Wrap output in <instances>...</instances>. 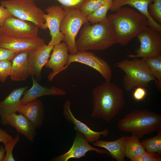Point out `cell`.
Segmentation results:
<instances>
[{"mask_svg":"<svg viewBox=\"0 0 161 161\" xmlns=\"http://www.w3.org/2000/svg\"><path fill=\"white\" fill-rule=\"evenodd\" d=\"M124 136L113 141L99 140L93 143L96 147L103 148L109 152V155L117 161H125Z\"/></svg>","mask_w":161,"mask_h":161,"instance_id":"603a6c76","label":"cell"},{"mask_svg":"<svg viewBox=\"0 0 161 161\" xmlns=\"http://www.w3.org/2000/svg\"><path fill=\"white\" fill-rule=\"evenodd\" d=\"M43 18L45 25L48 28L51 36V39L48 45L54 46L63 41L64 36L60 30V26L64 18L65 12L62 7L53 5L48 7L45 10Z\"/></svg>","mask_w":161,"mask_h":161,"instance_id":"8fae6325","label":"cell"},{"mask_svg":"<svg viewBox=\"0 0 161 161\" xmlns=\"http://www.w3.org/2000/svg\"><path fill=\"white\" fill-rule=\"evenodd\" d=\"M44 40L38 36L32 38H15L2 35L0 39V47L13 52H29L44 44Z\"/></svg>","mask_w":161,"mask_h":161,"instance_id":"4fadbf2b","label":"cell"},{"mask_svg":"<svg viewBox=\"0 0 161 161\" xmlns=\"http://www.w3.org/2000/svg\"><path fill=\"white\" fill-rule=\"evenodd\" d=\"M147 95V91L145 88L142 87H136L133 93V97L137 101L144 100Z\"/></svg>","mask_w":161,"mask_h":161,"instance_id":"836d02e7","label":"cell"},{"mask_svg":"<svg viewBox=\"0 0 161 161\" xmlns=\"http://www.w3.org/2000/svg\"><path fill=\"white\" fill-rule=\"evenodd\" d=\"M140 138L132 134L129 136H124V143L125 157L130 159L140 156L145 151Z\"/></svg>","mask_w":161,"mask_h":161,"instance_id":"cb8c5ba5","label":"cell"},{"mask_svg":"<svg viewBox=\"0 0 161 161\" xmlns=\"http://www.w3.org/2000/svg\"><path fill=\"white\" fill-rule=\"evenodd\" d=\"M12 16L8 10L1 5L0 6V27L3 24L6 20Z\"/></svg>","mask_w":161,"mask_h":161,"instance_id":"8d00e7d4","label":"cell"},{"mask_svg":"<svg viewBox=\"0 0 161 161\" xmlns=\"http://www.w3.org/2000/svg\"><path fill=\"white\" fill-rule=\"evenodd\" d=\"M77 62L87 65L98 72L105 81L110 82L112 72L110 66L104 59L88 51H78L75 54L69 55L68 66L71 63Z\"/></svg>","mask_w":161,"mask_h":161,"instance_id":"30bf717a","label":"cell"},{"mask_svg":"<svg viewBox=\"0 0 161 161\" xmlns=\"http://www.w3.org/2000/svg\"><path fill=\"white\" fill-rule=\"evenodd\" d=\"M161 34L148 26L140 32L137 37L140 44L135 50V54H128L130 58L152 57L161 55Z\"/></svg>","mask_w":161,"mask_h":161,"instance_id":"ba28073f","label":"cell"},{"mask_svg":"<svg viewBox=\"0 0 161 161\" xmlns=\"http://www.w3.org/2000/svg\"><path fill=\"white\" fill-rule=\"evenodd\" d=\"M12 16L31 22L41 29H47L43 18L44 13L34 1L29 0H6L1 2Z\"/></svg>","mask_w":161,"mask_h":161,"instance_id":"8992f818","label":"cell"},{"mask_svg":"<svg viewBox=\"0 0 161 161\" xmlns=\"http://www.w3.org/2000/svg\"><path fill=\"white\" fill-rule=\"evenodd\" d=\"M109 0H88L80 10L86 16L93 13Z\"/></svg>","mask_w":161,"mask_h":161,"instance_id":"83f0119b","label":"cell"},{"mask_svg":"<svg viewBox=\"0 0 161 161\" xmlns=\"http://www.w3.org/2000/svg\"><path fill=\"white\" fill-rule=\"evenodd\" d=\"M5 150L3 146H0V161H3L5 155Z\"/></svg>","mask_w":161,"mask_h":161,"instance_id":"74e56055","label":"cell"},{"mask_svg":"<svg viewBox=\"0 0 161 161\" xmlns=\"http://www.w3.org/2000/svg\"><path fill=\"white\" fill-rule=\"evenodd\" d=\"M155 136L143 140L141 143L147 152L157 153L161 155V130Z\"/></svg>","mask_w":161,"mask_h":161,"instance_id":"4316f807","label":"cell"},{"mask_svg":"<svg viewBox=\"0 0 161 161\" xmlns=\"http://www.w3.org/2000/svg\"><path fill=\"white\" fill-rule=\"evenodd\" d=\"M76 45L78 51L102 50L117 43L113 26L109 20L91 25L84 24Z\"/></svg>","mask_w":161,"mask_h":161,"instance_id":"3957f363","label":"cell"},{"mask_svg":"<svg viewBox=\"0 0 161 161\" xmlns=\"http://www.w3.org/2000/svg\"><path fill=\"white\" fill-rule=\"evenodd\" d=\"M2 35V29L1 27H0V39Z\"/></svg>","mask_w":161,"mask_h":161,"instance_id":"f35d334b","label":"cell"},{"mask_svg":"<svg viewBox=\"0 0 161 161\" xmlns=\"http://www.w3.org/2000/svg\"><path fill=\"white\" fill-rule=\"evenodd\" d=\"M1 27L2 35L26 38L38 36L39 28L31 22L13 16L7 18Z\"/></svg>","mask_w":161,"mask_h":161,"instance_id":"9c48e42d","label":"cell"},{"mask_svg":"<svg viewBox=\"0 0 161 161\" xmlns=\"http://www.w3.org/2000/svg\"><path fill=\"white\" fill-rule=\"evenodd\" d=\"M65 15L60 26V30L64 35L63 41L67 45L71 55L78 51L76 45V38L81 27L88 22L87 16L83 15L80 10L63 8Z\"/></svg>","mask_w":161,"mask_h":161,"instance_id":"52a82bcc","label":"cell"},{"mask_svg":"<svg viewBox=\"0 0 161 161\" xmlns=\"http://www.w3.org/2000/svg\"><path fill=\"white\" fill-rule=\"evenodd\" d=\"M28 52H24L16 53L12 60L11 79L18 81L26 80L32 75V71L28 60Z\"/></svg>","mask_w":161,"mask_h":161,"instance_id":"44dd1931","label":"cell"},{"mask_svg":"<svg viewBox=\"0 0 161 161\" xmlns=\"http://www.w3.org/2000/svg\"><path fill=\"white\" fill-rule=\"evenodd\" d=\"M27 88L25 87L15 89L0 101V122L2 124L4 125L9 116L18 112L21 105V97Z\"/></svg>","mask_w":161,"mask_h":161,"instance_id":"ffe728a7","label":"cell"},{"mask_svg":"<svg viewBox=\"0 0 161 161\" xmlns=\"http://www.w3.org/2000/svg\"><path fill=\"white\" fill-rule=\"evenodd\" d=\"M112 0H109L93 13L88 15V22L94 24L104 21L107 18V14L111 7Z\"/></svg>","mask_w":161,"mask_h":161,"instance_id":"484cf974","label":"cell"},{"mask_svg":"<svg viewBox=\"0 0 161 161\" xmlns=\"http://www.w3.org/2000/svg\"><path fill=\"white\" fill-rule=\"evenodd\" d=\"M107 18L111 23L117 43L126 46L148 26L147 18L142 13L129 7H120Z\"/></svg>","mask_w":161,"mask_h":161,"instance_id":"7a4b0ae2","label":"cell"},{"mask_svg":"<svg viewBox=\"0 0 161 161\" xmlns=\"http://www.w3.org/2000/svg\"><path fill=\"white\" fill-rule=\"evenodd\" d=\"M93 109L91 117L103 119L110 123L125 104L123 90L118 85L105 81L92 92Z\"/></svg>","mask_w":161,"mask_h":161,"instance_id":"6da1fadb","label":"cell"},{"mask_svg":"<svg viewBox=\"0 0 161 161\" xmlns=\"http://www.w3.org/2000/svg\"><path fill=\"white\" fill-rule=\"evenodd\" d=\"M131 161H161L160 155L146 151L140 155L130 159Z\"/></svg>","mask_w":161,"mask_h":161,"instance_id":"1f68e13d","label":"cell"},{"mask_svg":"<svg viewBox=\"0 0 161 161\" xmlns=\"http://www.w3.org/2000/svg\"><path fill=\"white\" fill-rule=\"evenodd\" d=\"M19 140L20 137L18 135H17L11 142L4 146L6 154L3 161H15L13 156V151L14 147Z\"/></svg>","mask_w":161,"mask_h":161,"instance_id":"4dcf8cb0","label":"cell"},{"mask_svg":"<svg viewBox=\"0 0 161 161\" xmlns=\"http://www.w3.org/2000/svg\"><path fill=\"white\" fill-rule=\"evenodd\" d=\"M71 101L67 100L63 105V115L65 119L74 126V129L81 133L89 142H94L103 136L105 137L109 133L108 130L106 129L101 131H96L91 129L86 124L77 119L72 113L70 109Z\"/></svg>","mask_w":161,"mask_h":161,"instance_id":"5bb4252c","label":"cell"},{"mask_svg":"<svg viewBox=\"0 0 161 161\" xmlns=\"http://www.w3.org/2000/svg\"><path fill=\"white\" fill-rule=\"evenodd\" d=\"M90 151L98 154L109 155L107 151L96 148L90 145L84 136L77 131L73 144L70 149L65 153L53 158L52 161H67L71 158L79 159L85 157Z\"/></svg>","mask_w":161,"mask_h":161,"instance_id":"7c38bea8","label":"cell"},{"mask_svg":"<svg viewBox=\"0 0 161 161\" xmlns=\"http://www.w3.org/2000/svg\"><path fill=\"white\" fill-rule=\"evenodd\" d=\"M16 54L9 49L0 47V61L12 60Z\"/></svg>","mask_w":161,"mask_h":161,"instance_id":"e575fe53","label":"cell"},{"mask_svg":"<svg viewBox=\"0 0 161 161\" xmlns=\"http://www.w3.org/2000/svg\"><path fill=\"white\" fill-rule=\"evenodd\" d=\"M12 62L10 60L0 61V81L4 82L6 81L11 72Z\"/></svg>","mask_w":161,"mask_h":161,"instance_id":"f546056e","label":"cell"},{"mask_svg":"<svg viewBox=\"0 0 161 161\" xmlns=\"http://www.w3.org/2000/svg\"><path fill=\"white\" fill-rule=\"evenodd\" d=\"M54 46L45 44L28 52V60L32 71V75L40 78L43 67L48 60Z\"/></svg>","mask_w":161,"mask_h":161,"instance_id":"e0dca14e","label":"cell"},{"mask_svg":"<svg viewBox=\"0 0 161 161\" xmlns=\"http://www.w3.org/2000/svg\"><path fill=\"white\" fill-rule=\"evenodd\" d=\"M144 62L150 70L152 76L157 81V88L161 90V55L144 58Z\"/></svg>","mask_w":161,"mask_h":161,"instance_id":"d4e9b609","label":"cell"},{"mask_svg":"<svg viewBox=\"0 0 161 161\" xmlns=\"http://www.w3.org/2000/svg\"><path fill=\"white\" fill-rule=\"evenodd\" d=\"M31 0V1H35V0Z\"/></svg>","mask_w":161,"mask_h":161,"instance_id":"ab89813d","label":"cell"},{"mask_svg":"<svg viewBox=\"0 0 161 161\" xmlns=\"http://www.w3.org/2000/svg\"><path fill=\"white\" fill-rule=\"evenodd\" d=\"M133 58L125 59L115 64L125 73L123 79L125 90L130 92L137 87H147L152 81H154L156 85L157 81L145 64L144 58Z\"/></svg>","mask_w":161,"mask_h":161,"instance_id":"5b68a950","label":"cell"},{"mask_svg":"<svg viewBox=\"0 0 161 161\" xmlns=\"http://www.w3.org/2000/svg\"><path fill=\"white\" fill-rule=\"evenodd\" d=\"M23 114L36 129L42 126L44 119V109L41 101L36 100L21 105L18 112Z\"/></svg>","mask_w":161,"mask_h":161,"instance_id":"7402d4cb","label":"cell"},{"mask_svg":"<svg viewBox=\"0 0 161 161\" xmlns=\"http://www.w3.org/2000/svg\"><path fill=\"white\" fill-rule=\"evenodd\" d=\"M153 2L148 5V13L155 21L161 25V0H154Z\"/></svg>","mask_w":161,"mask_h":161,"instance_id":"f1b7e54d","label":"cell"},{"mask_svg":"<svg viewBox=\"0 0 161 161\" xmlns=\"http://www.w3.org/2000/svg\"><path fill=\"white\" fill-rule=\"evenodd\" d=\"M154 1V0H112L109 10L116 12L123 6L129 4L145 16L148 19V26L161 34V25L155 21L148 13V5Z\"/></svg>","mask_w":161,"mask_h":161,"instance_id":"2e32d148","label":"cell"},{"mask_svg":"<svg viewBox=\"0 0 161 161\" xmlns=\"http://www.w3.org/2000/svg\"><path fill=\"white\" fill-rule=\"evenodd\" d=\"M4 125H9L33 143L36 135V129L32 124L22 114L14 113L6 119Z\"/></svg>","mask_w":161,"mask_h":161,"instance_id":"d6986e66","label":"cell"},{"mask_svg":"<svg viewBox=\"0 0 161 161\" xmlns=\"http://www.w3.org/2000/svg\"><path fill=\"white\" fill-rule=\"evenodd\" d=\"M13 137L3 129L0 128V142L6 145L13 139Z\"/></svg>","mask_w":161,"mask_h":161,"instance_id":"d590c367","label":"cell"},{"mask_svg":"<svg viewBox=\"0 0 161 161\" xmlns=\"http://www.w3.org/2000/svg\"><path fill=\"white\" fill-rule=\"evenodd\" d=\"M62 7L72 9L80 10L88 0H56Z\"/></svg>","mask_w":161,"mask_h":161,"instance_id":"d6a6232c","label":"cell"},{"mask_svg":"<svg viewBox=\"0 0 161 161\" xmlns=\"http://www.w3.org/2000/svg\"><path fill=\"white\" fill-rule=\"evenodd\" d=\"M32 75V85L25 93L21 99V105L26 104L37 100L38 97L45 95L63 96L66 92L58 87L51 86L50 88L43 87L39 84Z\"/></svg>","mask_w":161,"mask_h":161,"instance_id":"ac0fdd59","label":"cell"},{"mask_svg":"<svg viewBox=\"0 0 161 161\" xmlns=\"http://www.w3.org/2000/svg\"><path fill=\"white\" fill-rule=\"evenodd\" d=\"M52 50L50 58L45 65L46 67L52 70L48 77L49 81H52L60 72L67 69L69 61L68 48L65 42L54 46Z\"/></svg>","mask_w":161,"mask_h":161,"instance_id":"9a60e30c","label":"cell"},{"mask_svg":"<svg viewBox=\"0 0 161 161\" xmlns=\"http://www.w3.org/2000/svg\"><path fill=\"white\" fill-rule=\"evenodd\" d=\"M118 128L142 138L161 130V115L148 110L133 109L119 120Z\"/></svg>","mask_w":161,"mask_h":161,"instance_id":"277c9868","label":"cell"}]
</instances>
